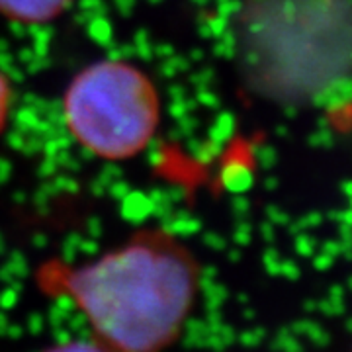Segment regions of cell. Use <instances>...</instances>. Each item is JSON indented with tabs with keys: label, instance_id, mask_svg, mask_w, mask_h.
<instances>
[{
	"label": "cell",
	"instance_id": "1",
	"mask_svg": "<svg viewBox=\"0 0 352 352\" xmlns=\"http://www.w3.org/2000/svg\"><path fill=\"white\" fill-rule=\"evenodd\" d=\"M59 292L110 352H164L194 309L200 268L164 233H141L59 274Z\"/></svg>",
	"mask_w": 352,
	"mask_h": 352
},
{
	"label": "cell",
	"instance_id": "2",
	"mask_svg": "<svg viewBox=\"0 0 352 352\" xmlns=\"http://www.w3.org/2000/svg\"><path fill=\"white\" fill-rule=\"evenodd\" d=\"M235 59L266 100L317 102L352 76V0H245Z\"/></svg>",
	"mask_w": 352,
	"mask_h": 352
},
{
	"label": "cell",
	"instance_id": "3",
	"mask_svg": "<svg viewBox=\"0 0 352 352\" xmlns=\"http://www.w3.org/2000/svg\"><path fill=\"white\" fill-rule=\"evenodd\" d=\"M65 124L88 153L126 161L143 151L159 126L161 102L153 80L126 61L82 69L65 92Z\"/></svg>",
	"mask_w": 352,
	"mask_h": 352
},
{
	"label": "cell",
	"instance_id": "4",
	"mask_svg": "<svg viewBox=\"0 0 352 352\" xmlns=\"http://www.w3.org/2000/svg\"><path fill=\"white\" fill-rule=\"evenodd\" d=\"M71 0H0V14L20 24H45L55 20Z\"/></svg>",
	"mask_w": 352,
	"mask_h": 352
},
{
	"label": "cell",
	"instance_id": "5",
	"mask_svg": "<svg viewBox=\"0 0 352 352\" xmlns=\"http://www.w3.org/2000/svg\"><path fill=\"white\" fill-rule=\"evenodd\" d=\"M43 352H110L94 339H65L47 346Z\"/></svg>",
	"mask_w": 352,
	"mask_h": 352
},
{
	"label": "cell",
	"instance_id": "6",
	"mask_svg": "<svg viewBox=\"0 0 352 352\" xmlns=\"http://www.w3.org/2000/svg\"><path fill=\"white\" fill-rule=\"evenodd\" d=\"M10 100H12V88L8 78L0 73V131L6 124V118H8V110H10Z\"/></svg>",
	"mask_w": 352,
	"mask_h": 352
}]
</instances>
